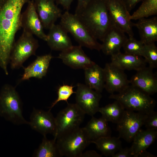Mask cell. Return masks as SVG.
Here are the masks:
<instances>
[{"instance_id":"cell-19","label":"cell","mask_w":157,"mask_h":157,"mask_svg":"<svg viewBox=\"0 0 157 157\" xmlns=\"http://www.w3.org/2000/svg\"><path fill=\"white\" fill-rule=\"evenodd\" d=\"M49 29L47 42L51 49L62 51L73 46L68 33L60 24H54Z\"/></svg>"},{"instance_id":"cell-21","label":"cell","mask_w":157,"mask_h":157,"mask_svg":"<svg viewBox=\"0 0 157 157\" xmlns=\"http://www.w3.org/2000/svg\"><path fill=\"white\" fill-rule=\"evenodd\" d=\"M133 26L138 28L140 38L144 44L155 42L157 41V17L143 18L137 22L132 23Z\"/></svg>"},{"instance_id":"cell-6","label":"cell","mask_w":157,"mask_h":157,"mask_svg":"<svg viewBox=\"0 0 157 157\" xmlns=\"http://www.w3.org/2000/svg\"><path fill=\"white\" fill-rule=\"evenodd\" d=\"M60 24L70 33L79 45L98 51L101 50L100 44L90 33L75 14L66 10L60 17Z\"/></svg>"},{"instance_id":"cell-25","label":"cell","mask_w":157,"mask_h":157,"mask_svg":"<svg viewBox=\"0 0 157 157\" xmlns=\"http://www.w3.org/2000/svg\"><path fill=\"white\" fill-rule=\"evenodd\" d=\"M108 122L102 117L98 118L92 116L84 127L91 141L102 137L111 136V131Z\"/></svg>"},{"instance_id":"cell-3","label":"cell","mask_w":157,"mask_h":157,"mask_svg":"<svg viewBox=\"0 0 157 157\" xmlns=\"http://www.w3.org/2000/svg\"><path fill=\"white\" fill-rule=\"evenodd\" d=\"M109 98L118 101L125 110L147 114L154 110L156 102L150 95L130 85Z\"/></svg>"},{"instance_id":"cell-36","label":"cell","mask_w":157,"mask_h":157,"mask_svg":"<svg viewBox=\"0 0 157 157\" xmlns=\"http://www.w3.org/2000/svg\"><path fill=\"white\" fill-rule=\"evenodd\" d=\"M91 0H78L77 6L75 14L83 10Z\"/></svg>"},{"instance_id":"cell-1","label":"cell","mask_w":157,"mask_h":157,"mask_svg":"<svg viewBox=\"0 0 157 157\" xmlns=\"http://www.w3.org/2000/svg\"><path fill=\"white\" fill-rule=\"evenodd\" d=\"M31 0H0V66L6 75L17 32L21 28V11Z\"/></svg>"},{"instance_id":"cell-13","label":"cell","mask_w":157,"mask_h":157,"mask_svg":"<svg viewBox=\"0 0 157 157\" xmlns=\"http://www.w3.org/2000/svg\"><path fill=\"white\" fill-rule=\"evenodd\" d=\"M28 3L26 9L21 14V28L23 30L47 41V35L44 33V27L35 8L33 0H31Z\"/></svg>"},{"instance_id":"cell-26","label":"cell","mask_w":157,"mask_h":157,"mask_svg":"<svg viewBox=\"0 0 157 157\" xmlns=\"http://www.w3.org/2000/svg\"><path fill=\"white\" fill-rule=\"evenodd\" d=\"M119 137L105 136L91 141L97 149L106 156H112L122 147V142Z\"/></svg>"},{"instance_id":"cell-9","label":"cell","mask_w":157,"mask_h":157,"mask_svg":"<svg viewBox=\"0 0 157 157\" xmlns=\"http://www.w3.org/2000/svg\"><path fill=\"white\" fill-rule=\"evenodd\" d=\"M147 114L126 110L122 120L117 124L119 137L130 142L144 125Z\"/></svg>"},{"instance_id":"cell-39","label":"cell","mask_w":157,"mask_h":157,"mask_svg":"<svg viewBox=\"0 0 157 157\" xmlns=\"http://www.w3.org/2000/svg\"><path fill=\"white\" fill-rule=\"evenodd\" d=\"M154 155L151 154L146 150L143 151L138 154V157H156Z\"/></svg>"},{"instance_id":"cell-11","label":"cell","mask_w":157,"mask_h":157,"mask_svg":"<svg viewBox=\"0 0 157 157\" xmlns=\"http://www.w3.org/2000/svg\"><path fill=\"white\" fill-rule=\"evenodd\" d=\"M76 104L85 114L93 116L98 112L101 93L93 90L86 85L78 83L75 92Z\"/></svg>"},{"instance_id":"cell-35","label":"cell","mask_w":157,"mask_h":157,"mask_svg":"<svg viewBox=\"0 0 157 157\" xmlns=\"http://www.w3.org/2000/svg\"><path fill=\"white\" fill-rule=\"evenodd\" d=\"M126 7L128 11L130 12L136 5L141 0H121Z\"/></svg>"},{"instance_id":"cell-5","label":"cell","mask_w":157,"mask_h":157,"mask_svg":"<svg viewBox=\"0 0 157 157\" xmlns=\"http://www.w3.org/2000/svg\"><path fill=\"white\" fill-rule=\"evenodd\" d=\"M56 143L61 156L81 157L91 140L84 127H80L57 138Z\"/></svg>"},{"instance_id":"cell-29","label":"cell","mask_w":157,"mask_h":157,"mask_svg":"<svg viewBox=\"0 0 157 157\" xmlns=\"http://www.w3.org/2000/svg\"><path fill=\"white\" fill-rule=\"evenodd\" d=\"M157 15V0H144L138 8L130 16L131 20H136Z\"/></svg>"},{"instance_id":"cell-17","label":"cell","mask_w":157,"mask_h":157,"mask_svg":"<svg viewBox=\"0 0 157 157\" xmlns=\"http://www.w3.org/2000/svg\"><path fill=\"white\" fill-rule=\"evenodd\" d=\"M149 67L136 71L130 81L131 85L150 95L157 92V78Z\"/></svg>"},{"instance_id":"cell-10","label":"cell","mask_w":157,"mask_h":157,"mask_svg":"<svg viewBox=\"0 0 157 157\" xmlns=\"http://www.w3.org/2000/svg\"><path fill=\"white\" fill-rule=\"evenodd\" d=\"M110 19L113 25L127 33L133 36L132 22L130 15L121 0H106Z\"/></svg>"},{"instance_id":"cell-18","label":"cell","mask_w":157,"mask_h":157,"mask_svg":"<svg viewBox=\"0 0 157 157\" xmlns=\"http://www.w3.org/2000/svg\"><path fill=\"white\" fill-rule=\"evenodd\" d=\"M125 33L113 25L104 38L101 50L106 55L111 56L120 51L127 38Z\"/></svg>"},{"instance_id":"cell-33","label":"cell","mask_w":157,"mask_h":157,"mask_svg":"<svg viewBox=\"0 0 157 157\" xmlns=\"http://www.w3.org/2000/svg\"><path fill=\"white\" fill-rule=\"evenodd\" d=\"M144 125L146 129L157 130V113L154 110L147 114Z\"/></svg>"},{"instance_id":"cell-37","label":"cell","mask_w":157,"mask_h":157,"mask_svg":"<svg viewBox=\"0 0 157 157\" xmlns=\"http://www.w3.org/2000/svg\"><path fill=\"white\" fill-rule=\"evenodd\" d=\"M73 0H56L57 4L61 5L66 10L69 11Z\"/></svg>"},{"instance_id":"cell-2","label":"cell","mask_w":157,"mask_h":157,"mask_svg":"<svg viewBox=\"0 0 157 157\" xmlns=\"http://www.w3.org/2000/svg\"><path fill=\"white\" fill-rule=\"evenodd\" d=\"M74 14L92 35L101 41L113 25L106 0H91L83 10Z\"/></svg>"},{"instance_id":"cell-24","label":"cell","mask_w":157,"mask_h":157,"mask_svg":"<svg viewBox=\"0 0 157 157\" xmlns=\"http://www.w3.org/2000/svg\"><path fill=\"white\" fill-rule=\"evenodd\" d=\"M84 70L86 85L97 92L101 93L104 88L103 68L95 63Z\"/></svg>"},{"instance_id":"cell-28","label":"cell","mask_w":157,"mask_h":157,"mask_svg":"<svg viewBox=\"0 0 157 157\" xmlns=\"http://www.w3.org/2000/svg\"><path fill=\"white\" fill-rule=\"evenodd\" d=\"M56 140L48 139L43 136L42 142L35 151L34 156L36 157H61L56 143Z\"/></svg>"},{"instance_id":"cell-14","label":"cell","mask_w":157,"mask_h":157,"mask_svg":"<svg viewBox=\"0 0 157 157\" xmlns=\"http://www.w3.org/2000/svg\"><path fill=\"white\" fill-rule=\"evenodd\" d=\"M28 125L43 136L49 133L54 136L55 135L56 129L55 118L50 111H46L34 108Z\"/></svg>"},{"instance_id":"cell-22","label":"cell","mask_w":157,"mask_h":157,"mask_svg":"<svg viewBox=\"0 0 157 157\" xmlns=\"http://www.w3.org/2000/svg\"><path fill=\"white\" fill-rule=\"evenodd\" d=\"M52 57L50 54L38 56L33 63L24 68L21 80H27L32 77L42 78L46 75Z\"/></svg>"},{"instance_id":"cell-30","label":"cell","mask_w":157,"mask_h":157,"mask_svg":"<svg viewBox=\"0 0 157 157\" xmlns=\"http://www.w3.org/2000/svg\"><path fill=\"white\" fill-rule=\"evenodd\" d=\"M143 46L140 40L131 36L127 38L122 47L125 53L143 57Z\"/></svg>"},{"instance_id":"cell-8","label":"cell","mask_w":157,"mask_h":157,"mask_svg":"<svg viewBox=\"0 0 157 157\" xmlns=\"http://www.w3.org/2000/svg\"><path fill=\"white\" fill-rule=\"evenodd\" d=\"M32 33L23 30L22 33L14 44L11 54L10 65L13 69L22 66L29 57L35 55L39 45Z\"/></svg>"},{"instance_id":"cell-4","label":"cell","mask_w":157,"mask_h":157,"mask_svg":"<svg viewBox=\"0 0 157 157\" xmlns=\"http://www.w3.org/2000/svg\"><path fill=\"white\" fill-rule=\"evenodd\" d=\"M22 105L15 89L5 84L0 92V115L16 125L28 124L22 115Z\"/></svg>"},{"instance_id":"cell-15","label":"cell","mask_w":157,"mask_h":157,"mask_svg":"<svg viewBox=\"0 0 157 157\" xmlns=\"http://www.w3.org/2000/svg\"><path fill=\"white\" fill-rule=\"evenodd\" d=\"M58 58L67 65L74 69H83L95 63L85 54L80 45L72 46L62 51Z\"/></svg>"},{"instance_id":"cell-38","label":"cell","mask_w":157,"mask_h":157,"mask_svg":"<svg viewBox=\"0 0 157 157\" xmlns=\"http://www.w3.org/2000/svg\"><path fill=\"white\" fill-rule=\"evenodd\" d=\"M101 155L94 150H89L83 153L81 157H101Z\"/></svg>"},{"instance_id":"cell-20","label":"cell","mask_w":157,"mask_h":157,"mask_svg":"<svg viewBox=\"0 0 157 157\" xmlns=\"http://www.w3.org/2000/svg\"><path fill=\"white\" fill-rule=\"evenodd\" d=\"M111 56V63L124 70L137 71L146 67V60L140 56L120 51Z\"/></svg>"},{"instance_id":"cell-32","label":"cell","mask_w":157,"mask_h":157,"mask_svg":"<svg viewBox=\"0 0 157 157\" xmlns=\"http://www.w3.org/2000/svg\"><path fill=\"white\" fill-rule=\"evenodd\" d=\"M74 87L72 85L65 84L60 86L58 90L57 98L52 103L49 107V110L50 111L51 108L60 101H65L68 104V99L73 94L75 93L73 90Z\"/></svg>"},{"instance_id":"cell-31","label":"cell","mask_w":157,"mask_h":157,"mask_svg":"<svg viewBox=\"0 0 157 157\" xmlns=\"http://www.w3.org/2000/svg\"><path fill=\"white\" fill-rule=\"evenodd\" d=\"M144 57L149 67L154 69L157 67V47L155 42L144 44Z\"/></svg>"},{"instance_id":"cell-12","label":"cell","mask_w":157,"mask_h":157,"mask_svg":"<svg viewBox=\"0 0 157 157\" xmlns=\"http://www.w3.org/2000/svg\"><path fill=\"white\" fill-rule=\"evenodd\" d=\"M105 78L104 88L109 93L119 92L128 86L130 81L124 70L111 63H107L103 68Z\"/></svg>"},{"instance_id":"cell-16","label":"cell","mask_w":157,"mask_h":157,"mask_svg":"<svg viewBox=\"0 0 157 157\" xmlns=\"http://www.w3.org/2000/svg\"><path fill=\"white\" fill-rule=\"evenodd\" d=\"M34 6L44 28L49 29L60 18L61 10L54 0H33Z\"/></svg>"},{"instance_id":"cell-34","label":"cell","mask_w":157,"mask_h":157,"mask_svg":"<svg viewBox=\"0 0 157 157\" xmlns=\"http://www.w3.org/2000/svg\"><path fill=\"white\" fill-rule=\"evenodd\" d=\"M130 148L128 147L122 148V147L117 152L114 154L112 157H131Z\"/></svg>"},{"instance_id":"cell-27","label":"cell","mask_w":157,"mask_h":157,"mask_svg":"<svg viewBox=\"0 0 157 157\" xmlns=\"http://www.w3.org/2000/svg\"><path fill=\"white\" fill-rule=\"evenodd\" d=\"M125 111L121 104L116 100L104 107H100L98 110L101 114V117L107 121L117 124L122 120Z\"/></svg>"},{"instance_id":"cell-23","label":"cell","mask_w":157,"mask_h":157,"mask_svg":"<svg viewBox=\"0 0 157 157\" xmlns=\"http://www.w3.org/2000/svg\"><path fill=\"white\" fill-rule=\"evenodd\" d=\"M157 130L141 129L134 137L130 147L133 157H138L141 151L147 150L156 139Z\"/></svg>"},{"instance_id":"cell-7","label":"cell","mask_w":157,"mask_h":157,"mask_svg":"<svg viewBox=\"0 0 157 157\" xmlns=\"http://www.w3.org/2000/svg\"><path fill=\"white\" fill-rule=\"evenodd\" d=\"M85 113L76 104L68 103L55 117L56 132L54 138L80 127Z\"/></svg>"}]
</instances>
